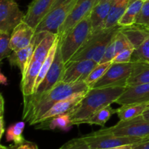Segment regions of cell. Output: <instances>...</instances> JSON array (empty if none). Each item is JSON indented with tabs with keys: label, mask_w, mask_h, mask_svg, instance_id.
Listing matches in <instances>:
<instances>
[{
	"label": "cell",
	"mask_w": 149,
	"mask_h": 149,
	"mask_svg": "<svg viewBox=\"0 0 149 149\" xmlns=\"http://www.w3.org/2000/svg\"><path fill=\"white\" fill-rule=\"evenodd\" d=\"M90 87L85 81L66 83L61 81L51 90L36 98L23 97V120L35 125L39 119L55 103L77 93L87 92Z\"/></svg>",
	"instance_id": "obj_1"
},
{
	"label": "cell",
	"mask_w": 149,
	"mask_h": 149,
	"mask_svg": "<svg viewBox=\"0 0 149 149\" xmlns=\"http://www.w3.org/2000/svg\"><path fill=\"white\" fill-rule=\"evenodd\" d=\"M127 87H106L90 89L81 102L69 113L73 125H81L96 111L115 103Z\"/></svg>",
	"instance_id": "obj_2"
},
{
	"label": "cell",
	"mask_w": 149,
	"mask_h": 149,
	"mask_svg": "<svg viewBox=\"0 0 149 149\" xmlns=\"http://www.w3.org/2000/svg\"><path fill=\"white\" fill-rule=\"evenodd\" d=\"M58 38V35L47 32L45 37L36 44L31 59L29 63L26 74L22 77L20 82L23 97L32 95L34 91V86L39 73L45 62L51 47Z\"/></svg>",
	"instance_id": "obj_3"
},
{
	"label": "cell",
	"mask_w": 149,
	"mask_h": 149,
	"mask_svg": "<svg viewBox=\"0 0 149 149\" xmlns=\"http://www.w3.org/2000/svg\"><path fill=\"white\" fill-rule=\"evenodd\" d=\"M117 26L111 29H104L90 34L87 40L79 50L72 57L69 62L82 60H93L100 63L103 58L106 47L120 30Z\"/></svg>",
	"instance_id": "obj_4"
},
{
	"label": "cell",
	"mask_w": 149,
	"mask_h": 149,
	"mask_svg": "<svg viewBox=\"0 0 149 149\" xmlns=\"http://www.w3.org/2000/svg\"><path fill=\"white\" fill-rule=\"evenodd\" d=\"M92 33L90 15L76 25L62 40L59 46L65 63H68L72 57L84 45Z\"/></svg>",
	"instance_id": "obj_5"
},
{
	"label": "cell",
	"mask_w": 149,
	"mask_h": 149,
	"mask_svg": "<svg viewBox=\"0 0 149 149\" xmlns=\"http://www.w3.org/2000/svg\"><path fill=\"white\" fill-rule=\"evenodd\" d=\"M77 0H57L47 14L35 29V33L50 32L58 35V31L65 22Z\"/></svg>",
	"instance_id": "obj_6"
},
{
	"label": "cell",
	"mask_w": 149,
	"mask_h": 149,
	"mask_svg": "<svg viewBox=\"0 0 149 149\" xmlns=\"http://www.w3.org/2000/svg\"><path fill=\"white\" fill-rule=\"evenodd\" d=\"M81 138L92 149L109 148L124 145L137 144L149 140L148 138L118 136L111 133L104 132L100 130L83 135Z\"/></svg>",
	"instance_id": "obj_7"
},
{
	"label": "cell",
	"mask_w": 149,
	"mask_h": 149,
	"mask_svg": "<svg viewBox=\"0 0 149 149\" xmlns=\"http://www.w3.org/2000/svg\"><path fill=\"white\" fill-rule=\"evenodd\" d=\"M100 130L118 136L149 138V121L141 115L130 120L119 121L114 126Z\"/></svg>",
	"instance_id": "obj_8"
},
{
	"label": "cell",
	"mask_w": 149,
	"mask_h": 149,
	"mask_svg": "<svg viewBox=\"0 0 149 149\" xmlns=\"http://www.w3.org/2000/svg\"><path fill=\"white\" fill-rule=\"evenodd\" d=\"M134 63H112L103 77L93 88L106 87H127V80L132 74Z\"/></svg>",
	"instance_id": "obj_9"
},
{
	"label": "cell",
	"mask_w": 149,
	"mask_h": 149,
	"mask_svg": "<svg viewBox=\"0 0 149 149\" xmlns=\"http://www.w3.org/2000/svg\"><path fill=\"white\" fill-rule=\"evenodd\" d=\"M97 1V0H77L69 15L59 29L58 33L59 41L62 40L76 25L90 15Z\"/></svg>",
	"instance_id": "obj_10"
},
{
	"label": "cell",
	"mask_w": 149,
	"mask_h": 149,
	"mask_svg": "<svg viewBox=\"0 0 149 149\" xmlns=\"http://www.w3.org/2000/svg\"><path fill=\"white\" fill-rule=\"evenodd\" d=\"M65 63L63 59L62 54L61 52V48L58 45V49H57L56 54H55V59L53 63L49 68V71L47 75L45 76L43 81L41 82L39 87L36 90V91L32 95L29 96L23 97H30V98H36L39 97L49 91L56 84L61 81V77L63 74L64 69H65Z\"/></svg>",
	"instance_id": "obj_11"
},
{
	"label": "cell",
	"mask_w": 149,
	"mask_h": 149,
	"mask_svg": "<svg viewBox=\"0 0 149 149\" xmlns=\"http://www.w3.org/2000/svg\"><path fill=\"white\" fill-rule=\"evenodd\" d=\"M25 15L15 0H0V31L12 33L23 21Z\"/></svg>",
	"instance_id": "obj_12"
},
{
	"label": "cell",
	"mask_w": 149,
	"mask_h": 149,
	"mask_svg": "<svg viewBox=\"0 0 149 149\" xmlns=\"http://www.w3.org/2000/svg\"><path fill=\"white\" fill-rule=\"evenodd\" d=\"M98 63L93 60L71 61L65 64L61 81L66 83L84 81Z\"/></svg>",
	"instance_id": "obj_13"
},
{
	"label": "cell",
	"mask_w": 149,
	"mask_h": 149,
	"mask_svg": "<svg viewBox=\"0 0 149 149\" xmlns=\"http://www.w3.org/2000/svg\"><path fill=\"white\" fill-rule=\"evenodd\" d=\"M57 0H33L28 7L23 21L33 29L50 10Z\"/></svg>",
	"instance_id": "obj_14"
},
{
	"label": "cell",
	"mask_w": 149,
	"mask_h": 149,
	"mask_svg": "<svg viewBox=\"0 0 149 149\" xmlns=\"http://www.w3.org/2000/svg\"><path fill=\"white\" fill-rule=\"evenodd\" d=\"M115 103L123 106L129 104H149V83L129 86Z\"/></svg>",
	"instance_id": "obj_15"
},
{
	"label": "cell",
	"mask_w": 149,
	"mask_h": 149,
	"mask_svg": "<svg viewBox=\"0 0 149 149\" xmlns=\"http://www.w3.org/2000/svg\"><path fill=\"white\" fill-rule=\"evenodd\" d=\"M35 30L26 22L23 21L16 26L10 36V46L13 52L27 47L33 40Z\"/></svg>",
	"instance_id": "obj_16"
},
{
	"label": "cell",
	"mask_w": 149,
	"mask_h": 149,
	"mask_svg": "<svg viewBox=\"0 0 149 149\" xmlns=\"http://www.w3.org/2000/svg\"><path fill=\"white\" fill-rule=\"evenodd\" d=\"M87 93V92H83V93L72 95L70 97L55 103L47 112H46L39 119L36 124L47 120V119H50V118L54 117V116L71 113L75 109L76 106L81 102V100H82L83 97H84Z\"/></svg>",
	"instance_id": "obj_17"
},
{
	"label": "cell",
	"mask_w": 149,
	"mask_h": 149,
	"mask_svg": "<svg viewBox=\"0 0 149 149\" xmlns=\"http://www.w3.org/2000/svg\"><path fill=\"white\" fill-rule=\"evenodd\" d=\"M113 1H97L90 14L92 33H96L104 29V25L110 12Z\"/></svg>",
	"instance_id": "obj_18"
},
{
	"label": "cell",
	"mask_w": 149,
	"mask_h": 149,
	"mask_svg": "<svg viewBox=\"0 0 149 149\" xmlns=\"http://www.w3.org/2000/svg\"><path fill=\"white\" fill-rule=\"evenodd\" d=\"M35 45H36V39L34 35L33 40L27 47H25L16 52H13V53L7 58L10 63V65L18 67L21 72L22 77L25 75L27 71L34 50Z\"/></svg>",
	"instance_id": "obj_19"
},
{
	"label": "cell",
	"mask_w": 149,
	"mask_h": 149,
	"mask_svg": "<svg viewBox=\"0 0 149 149\" xmlns=\"http://www.w3.org/2000/svg\"><path fill=\"white\" fill-rule=\"evenodd\" d=\"M37 130H49L58 129L62 131H68L74 126L69 113L54 116L49 119L41 122L34 125Z\"/></svg>",
	"instance_id": "obj_20"
},
{
	"label": "cell",
	"mask_w": 149,
	"mask_h": 149,
	"mask_svg": "<svg viewBox=\"0 0 149 149\" xmlns=\"http://www.w3.org/2000/svg\"><path fill=\"white\" fill-rule=\"evenodd\" d=\"M120 31L125 35L135 49L142 45L149 37L148 29L136 24L130 26H121Z\"/></svg>",
	"instance_id": "obj_21"
},
{
	"label": "cell",
	"mask_w": 149,
	"mask_h": 149,
	"mask_svg": "<svg viewBox=\"0 0 149 149\" xmlns=\"http://www.w3.org/2000/svg\"><path fill=\"white\" fill-rule=\"evenodd\" d=\"M132 74L127 80V87L149 83V62H133Z\"/></svg>",
	"instance_id": "obj_22"
},
{
	"label": "cell",
	"mask_w": 149,
	"mask_h": 149,
	"mask_svg": "<svg viewBox=\"0 0 149 149\" xmlns=\"http://www.w3.org/2000/svg\"><path fill=\"white\" fill-rule=\"evenodd\" d=\"M132 1V0H127V1H122V2L113 1L109 14L105 23L104 29H111L115 26H119L118 23H119V20Z\"/></svg>",
	"instance_id": "obj_23"
},
{
	"label": "cell",
	"mask_w": 149,
	"mask_h": 149,
	"mask_svg": "<svg viewBox=\"0 0 149 149\" xmlns=\"http://www.w3.org/2000/svg\"><path fill=\"white\" fill-rule=\"evenodd\" d=\"M148 103L123 105L116 109V113L120 121H127L143 115L148 108Z\"/></svg>",
	"instance_id": "obj_24"
},
{
	"label": "cell",
	"mask_w": 149,
	"mask_h": 149,
	"mask_svg": "<svg viewBox=\"0 0 149 149\" xmlns=\"http://www.w3.org/2000/svg\"><path fill=\"white\" fill-rule=\"evenodd\" d=\"M143 1V0H134L127 8L122 17L119 20V26H130L135 23V19L142 7Z\"/></svg>",
	"instance_id": "obj_25"
},
{
	"label": "cell",
	"mask_w": 149,
	"mask_h": 149,
	"mask_svg": "<svg viewBox=\"0 0 149 149\" xmlns=\"http://www.w3.org/2000/svg\"><path fill=\"white\" fill-rule=\"evenodd\" d=\"M114 113H116V109H113L111 106H106L93 113L91 116L85 119L82 124H88L90 125H96L100 127H104L106 122Z\"/></svg>",
	"instance_id": "obj_26"
},
{
	"label": "cell",
	"mask_w": 149,
	"mask_h": 149,
	"mask_svg": "<svg viewBox=\"0 0 149 149\" xmlns=\"http://www.w3.org/2000/svg\"><path fill=\"white\" fill-rule=\"evenodd\" d=\"M58 45H59V39H58V37L56 39V40H55V42H54L52 47H51L50 50H49V53H48L45 62H44V63L42 64V68H41L40 71H39V75H38L37 79H36V82H35L34 91H33V93L36 91L37 87H39V85L41 84V82L43 81L45 76L47 75V72L49 71V68H50L51 65H52V63H53L54 59H55V54H56L57 49H58Z\"/></svg>",
	"instance_id": "obj_27"
},
{
	"label": "cell",
	"mask_w": 149,
	"mask_h": 149,
	"mask_svg": "<svg viewBox=\"0 0 149 149\" xmlns=\"http://www.w3.org/2000/svg\"><path fill=\"white\" fill-rule=\"evenodd\" d=\"M25 127L24 122H19L10 125L6 131L7 141H13L15 144L20 143L25 141L23 135Z\"/></svg>",
	"instance_id": "obj_28"
},
{
	"label": "cell",
	"mask_w": 149,
	"mask_h": 149,
	"mask_svg": "<svg viewBox=\"0 0 149 149\" xmlns=\"http://www.w3.org/2000/svg\"><path fill=\"white\" fill-rule=\"evenodd\" d=\"M112 62L107 63H99L97 64L95 67L91 71L89 74L88 77L85 80V83L87 84L90 89L93 88V86L96 84L99 79L103 77L105 73L107 71L109 67L111 65Z\"/></svg>",
	"instance_id": "obj_29"
},
{
	"label": "cell",
	"mask_w": 149,
	"mask_h": 149,
	"mask_svg": "<svg viewBox=\"0 0 149 149\" xmlns=\"http://www.w3.org/2000/svg\"><path fill=\"white\" fill-rule=\"evenodd\" d=\"M136 61L149 62V37L134 50L131 62Z\"/></svg>",
	"instance_id": "obj_30"
},
{
	"label": "cell",
	"mask_w": 149,
	"mask_h": 149,
	"mask_svg": "<svg viewBox=\"0 0 149 149\" xmlns=\"http://www.w3.org/2000/svg\"><path fill=\"white\" fill-rule=\"evenodd\" d=\"M11 33L0 31V61H3L13 53L10 46Z\"/></svg>",
	"instance_id": "obj_31"
},
{
	"label": "cell",
	"mask_w": 149,
	"mask_h": 149,
	"mask_svg": "<svg viewBox=\"0 0 149 149\" xmlns=\"http://www.w3.org/2000/svg\"><path fill=\"white\" fill-rule=\"evenodd\" d=\"M135 24L145 28L149 26V0L143 1L142 7L135 19Z\"/></svg>",
	"instance_id": "obj_32"
},
{
	"label": "cell",
	"mask_w": 149,
	"mask_h": 149,
	"mask_svg": "<svg viewBox=\"0 0 149 149\" xmlns=\"http://www.w3.org/2000/svg\"><path fill=\"white\" fill-rule=\"evenodd\" d=\"M58 149H92L81 137L70 140Z\"/></svg>",
	"instance_id": "obj_33"
},
{
	"label": "cell",
	"mask_w": 149,
	"mask_h": 149,
	"mask_svg": "<svg viewBox=\"0 0 149 149\" xmlns=\"http://www.w3.org/2000/svg\"><path fill=\"white\" fill-rule=\"evenodd\" d=\"M135 50V47L133 46H130L122 49L120 52L116 55L112 63H124L131 62L132 55Z\"/></svg>",
	"instance_id": "obj_34"
},
{
	"label": "cell",
	"mask_w": 149,
	"mask_h": 149,
	"mask_svg": "<svg viewBox=\"0 0 149 149\" xmlns=\"http://www.w3.org/2000/svg\"><path fill=\"white\" fill-rule=\"evenodd\" d=\"M121 29V28H120ZM115 45H116V53L117 55L119 52H120L122 49H125L126 47L130 46H132V44L130 42L127 38L125 36V35L123 33L120 31L116 33L115 36Z\"/></svg>",
	"instance_id": "obj_35"
},
{
	"label": "cell",
	"mask_w": 149,
	"mask_h": 149,
	"mask_svg": "<svg viewBox=\"0 0 149 149\" xmlns=\"http://www.w3.org/2000/svg\"><path fill=\"white\" fill-rule=\"evenodd\" d=\"M115 36L111 42H110L108 47H106V51L104 52L103 58L100 61V63H107V62H112L113 58L116 57V45H115Z\"/></svg>",
	"instance_id": "obj_36"
},
{
	"label": "cell",
	"mask_w": 149,
	"mask_h": 149,
	"mask_svg": "<svg viewBox=\"0 0 149 149\" xmlns=\"http://www.w3.org/2000/svg\"><path fill=\"white\" fill-rule=\"evenodd\" d=\"M9 149H39L35 143L31 142L25 140L23 143L17 144H13L9 146Z\"/></svg>",
	"instance_id": "obj_37"
},
{
	"label": "cell",
	"mask_w": 149,
	"mask_h": 149,
	"mask_svg": "<svg viewBox=\"0 0 149 149\" xmlns=\"http://www.w3.org/2000/svg\"><path fill=\"white\" fill-rule=\"evenodd\" d=\"M132 149H149V140L135 144Z\"/></svg>",
	"instance_id": "obj_38"
},
{
	"label": "cell",
	"mask_w": 149,
	"mask_h": 149,
	"mask_svg": "<svg viewBox=\"0 0 149 149\" xmlns=\"http://www.w3.org/2000/svg\"><path fill=\"white\" fill-rule=\"evenodd\" d=\"M1 119H0V122H1V125H0V138H1L4 134V131H5V129H4V113H1Z\"/></svg>",
	"instance_id": "obj_39"
},
{
	"label": "cell",
	"mask_w": 149,
	"mask_h": 149,
	"mask_svg": "<svg viewBox=\"0 0 149 149\" xmlns=\"http://www.w3.org/2000/svg\"><path fill=\"white\" fill-rule=\"evenodd\" d=\"M137 144H138V143H137ZM135 145V144H130V145L120 146H116V147H113V148H100V149H132Z\"/></svg>",
	"instance_id": "obj_40"
},
{
	"label": "cell",
	"mask_w": 149,
	"mask_h": 149,
	"mask_svg": "<svg viewBox=\"0 0 149 149\" xmlns=\"http://www.w3.org/2000/svg\"><path fill=\"white\" fill-rule=\"evenodd\" d=\"M143 116L144 119L149 121V107L143 112Z\"/></svg>",
	"instance_id": "obj_41"
},
{
	"label": "cell",
	"mask_w": 149,
	"mask_h": 149,
	"mask_svg": "<svg viewBox=\"0 0 149 149\" xmlns=\"http://www.w3.org/2000/svg\"><path fill=\"white\" fill-rule=\"evenodd\" d=\"M0 149H9V148H7L6 146H4L3 145L0 146Z\"/></svg>",
	"instance_id": "obj_42"
},
{
	"label": "cell",
	"mask_w": 149,
	"mask_h": 149,
	"mask_svg": "<svg viewBox=\"0 0 149 149\" xmlns=\"http://www.w3.org/2000/svg\"><path fill=\"white\" fill-rule=\"evenodd\" d=\"M113 1V0H97V1Z\"/></svg>",
	"instance_id": "obj_43"
},
{
	"label": "cell",
	"mask_w": 149,
	"mask_h": 149,
	"mask_svg": "<svg viewBox=\"0 0 149 149\" xmlns=\"http://www.w3.org/2000/svg\"><path fill=\"white\" fill-rule=\"evenodd\" d=\"M146 29H148V30L149 31V26H148V27H147V28H146Z\"/></svg>",
	"instance_id": "obj_44"
},
{
	"label": "cell",
	"mask_w": 149,
	"mask_h": 149,
	"mask_svg": "<svg viewBox=\"0 0 149 149\" xmlns=\"http://www.w3.org/2000/svg\"><path fill=\"white\" fill-rule=\"evenodd\" d=\"M143 1H147V0H143Z\"/></svg>",
	"instance_id": "obj_45"
},
{
	"label": "cell",
	"mask_w": 149,
	"mask_h": 149,
	"mask_svg": "<svg viewBox=\"0 0 149 149\" xmlns=\"http://www.w3.org/2000/svg\"><path fill=\"white\" fill-rule=\"evenodd\" d=\"M148 107H149V106H148Z\"/></svg>",
	"instance_id": "obj_46"
}]
</instances>
